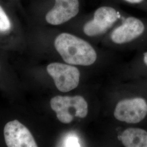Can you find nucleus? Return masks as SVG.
I'll return each instance as SVG.
<instances>
[{
    "mask_svg": "<svg viewBox=\"0 0 147 147\" xmlns=\"http://www.w3.org/2000/svg\"><path fill=\"white\" fill-rule=\"evenodd\" d=\"M126 14L118 5L105 2L89 13H82L73 20L80 26L84 36L94 38L110 32Z\"/></svg>",
    "mask_w": 147,
    "mask_h": 147,
    "instance_id": "nucleus-1",
    "label": "nucleus"
},
{
    "mask_svg": "<svg viewBox=\"0 0 147 147\" xmlns=\"http://www.w3.org/2000/svg\"><path fill=\"white\" fill-rule=\"evenodd\" d=\"M54 47L67 63L88 66L94 63L97 53L90 43L75 34L63 32L57 36Z\"/></svg>",
    "mask_w": 147,
    "mask_h": 147,
    "instance_id": "nucleus-2",
    "label": "nucleus"
},
{
    "mask_svg": "<svg viewBox=\"0 0 147 147\" xmlns=\"http://www.w3.org/2000/svg\"><path fill=\"white\" fill-rule=\"evenodd\" d=\"M50 105L58 120L64 124L70 123L74 116L84 118L88 113L87 102L80 95L56 96L51 99Z\"/></svg>",
    "mask_w": 147,
    "mask_h": 147,
    "instance_id": "nucleus-3",
    "label": "nucleus"
},
{
    "mask_svg": "<svg viewBox=\"0 0 147 147\" xmlns=\"http://www.w3.org/2000/svg\"><path fill=\"white\" fill-rule=\"evenodd\" d=\"M84 0H53L45 14L48 24L58 26L71 21L82 12Z\"/></svg>",
    "mask_w": 147,
    "mask_h": 147,
    "instance_id": "nucleus-4",
    "label": "nucleus"
},
{
    "mask_svg": "<svg viewBox=\"0 0 147 147\" xmlns=\"http://www.w3.org/2000/svg\"><path fill=\"white\" fill-rule=\"evenodd\" d=\"M145 30V24L140 19L126 14L110 32L109 39L116 45L126 44L141 37Z\"/></svg>",
    "mask_w": 147,
    "mask_h": 147,
    "instance_id": "nucleus-5",
    "label": "nucleus"
},
{
    "mask_svg": "<svg viewBox=\"0 0 147 147\" xmlns=\"http://www.w3.org/2000/svg\"><path fill=\"white\" fill-rule=\"evenodd\" d=\"M47 71L53 79L57 88L61 92H68L79 85L80 73L75 67L63 63H53L47 66Z\"/></svg>",
    "mask_w": 147,
    "mask_h": 147,
    "instance_id": "nucleus-6",
    "label": "nucleus"
},
{
    "mask_svg": "<svg viewBox=\"0 0 147 147\" xmlns=\"http://www.w3.org/2000/svg\"><path fill=\"white\" fill-rule=\"evenodd\" d=\"M147 115V102L141 98L121 100L117 104L114 112L117 120L129 124L141 122Z\"/></svg>",
    "mask_w": 147,
    "mask_h": 147,
    "instance_id": "nucleus-7",
    "label": "nucleus"
},
{
    "mask_svg": "<svg viewBox=\"0 0 147 147\" xmlns=\"http://www.w3.org/2000/svg\"><path fill=\"white\" fill-rule=\"evenodd\" d=\"M3 132L7 147H38L30 131L18 120L7 123Z\"/></svg>",
    "mask_w": 147,
    "mask_h": 147,
    "instance_id": "nucleus-8",
    "label": "nucleus"
},
{
    "mask_svg": "<svg viewBox=\"0 0 147 147\" xmlns=\"http://www.w3.org/2000/svg\"><path fill=\"white\" fill-rule=\"evenodd\" d=\"M121 140L126 147H147V131L140 128H129L121 135Z\"/></svg>",
    "mask_w": 147,
    "mask_h": 147,
    "instance_id": "nucleus-9",
    "label": "nucleus"
},
{
    "mask_svg": "<svg viewBox=\"0 0 147 147\" xmlns=\"http://www.w3.org/2000/svg\"><path fill=\"white\" fill-rule=\"evenodd\" d=\"M11 21L5 11L0 5V32H5L10 30Z\"/></svg>",
    "mask_w": 147,
    "mask_h": 147,
    "instance_id": "nucleus-10",
    "label": "nucleus"
},
{
    "mask_svg": "<svg viewBox=\"0 0 147 147\" xmlns=\"http://www.w3.org/2000/svg\"><path fill=\"white\" fill-rule=\"evenodd\" d=\"M147 0H104L105 2H110L116 5H141L145 3Z\"/></svg>",
    "mask_w": 147,
    "mask_h": 147,
    "instance_id": "nucleus-11",
    "label": "nucleus"
},
{
    "mask_svg": "<svg viewBox=\"0 0 147 147\" xmlns=\"http://www.w3.org/2000/svg\"><path fill=\"white\" fill-rule=\"evenodd\" d=\"M65 146L67 147H77L79 146L78 141L76 140L75 138L70 137H69L67 141H66V143L65 144Z\"/></svg>",
    "mask_w": 147,
    "mask_h": 147,
    "instance_id": "nucleus-12",
    "label": "nucleus"
},
{
    "mask_svg": "<svg viewBox=\"0 0 147 147\" xmlns=\"http://www.w3.org/2000/svg\"><path fill=\"white\" fill-rule=\"evenodd\" d=\"M143 60L144 63L147 65V52L144 53V57H143Z\"/></svg>",
    "mask_w": 147,
    "mask_h": 147,
    "instance_id": "nucleus-13",
    "label": "nucleus"
}]
</instances>
